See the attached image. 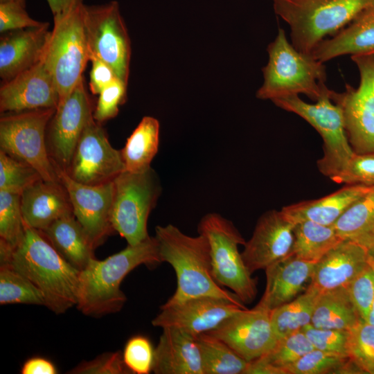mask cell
Instances as JSON below:
<instances>
[{
  "label": "cell",
  "instance_id": "1",
  "mask_svg": "<svg viewBox=\"0 0 374 374\" xmlns=\"http://www.w3.org/2000/svg\"><path fill=\"white\" fill-rule=\"evenodd\" d=\"M154 237L161 262L170 264L177 277V288L165 304L199 296H211L243 304L234 293L223 288L214 278L210 246L204 235H188L170 224L157 226Z\"/></svg>",
  "mask_w": 374,
  "mask_h": 374
},
{
  "label": "cell",
  "instance_id": "2",
  "mask_svg": "<svg viewBox=\"0 0 374 374\" xmlns=\"http://www.w3.org/2000/svg\"><path fill=\"white\" fill-rule=\"evenodd\" d=\"M161 262L157 240L150 236L104 260L92 258L80 271L77 308L95 317L120 311L127 299L121 290L125 277L140 265Z\"/></svg>",
  "mask_w": 374,
  "mask_h": 374
},
{
  "label": "cell",
  "instance_id": "3",
  "mask_svg": "<svg viewBox=\"0 0 374 374\" xmlns=\"http://www.w3.org/2000/svg\"><path fill=\"white\" fill-rule=\"evenodd\" d=\"M6 265L33 283L43 294L46 307L55 314L76 306L80 271L68 262L40 231L25 224L24 236Z\"/></svg>",
  "mask_w": 374,
  "mask_h": 374
},
{
  "label": "cell",
  "instance_id": "4",
  "mask_svg": "<svg viewBox=\"0 0 374 374\" xmlns=\"http://www.w3.org/2000/svg\"><path fill=\"white\" fill-rule=\"evenodd\" d=\"M269 60L262 69L263 83L256 92L261 100H274L304 94L317 101L329 90L326 85V68L312 54L297 50L279 28L267 48Z\"/></svg>",
  "mask_w": 374,
  "mask_h": 374
},
{
  "label": "cell",
  "instance_id": "5",
  "mask_svg": "<svg viewBox=\"0 0 374 374\" xmlns=\"http://www.w3.org/2000/svg\"><path fill=\"white\" fill-rule=\"evenodd\" d=\"M372 6L374 0H273L276 15L290 26V42L308 54Z\"/></svg>",
  "mask_w": 374,
  "mask_h": 374
},
{
  "label": "cell",
  "instance_id": "6",
  "mask_svg": "<svg viewBox=\"0 0 374 374\" xmlns=\"http://www.w3.org/2000/svg\"><path fill=\"white\" fill-rule=\"evenodd\" d=\"M84 4L82 0H78L67 11L53 17V28L42 57L57 86L58 105L83 78L82 73L90 61Z\"/></svg>",
  "mask_w": 374,
  "mask_h": 374
},
{
  "label": "cell",
  "instance_id": "7",
  "mask_svg": "<svg viewBox=\"0 0 374 374\" xmlns=\"http://www.w3.org/2000/svg\"><path fill=\"white\" fill-rule=\"evenodd\" d=\"M113 184L112 227L127 244H137L150 236L148 217L161 193L159 177L151 167L137 172L124 170Z\"/></svg>",
  "mask_w": 374,
  "mask_h": 374
},
{
  "label": "cell",
  "instance_id": "8",
  "mask_svg": "<svg viewBox=\"0 0 374 374\" xmlns=\"http://www.w3.org/2000/svg\"><path fill=\"white\" fill-rule=\"evenodd\" d=\"M197 231L209 243L212 273L218 284L231 290L243 303L252 302L257 294V280L247 268L239 252L245 241L233 224L215 213L205 215Z\"/></svg>",
  "mask_w": 374,
  "mask_h": 374
},
{
  "label": "cell",
  "instance_id": "9",
  "mask_svg": "<svg viewBox=\"0 0 374 374\" xmlns=\"http://www.w3.org/2000/svg\"><path fill=\"white\" fill-rule=\"evenodd\" d=\"M330 92L329 89L312 104L303 101L298 95L272 100L279 108L301 117L320 134L323 155L318 160L317 167L330 179L344 170L355 153L348 142L342 112L332 101Z\"/></svg>",
  "mask_w": 374,
  "mask_h": 374
},
{
  "label": "cell",
  "instance_id": "10",
  "mask_svg": "<svg viewBox=\"0 0 374 374\" xmlns=\"http://www.w3.org/2000/svg\"><path fill=\"white\" fill-rule=\"evenodd\" d=\"M56 109L1 114L0 150L33 166L47 181L59 182L46 141L47 126Z\"/></svg>",
  "mask_w": 374,
  "mask_h": 374
},
{
  "label": "cell",
  "instance_id": "11",
  "mask_svg": "<svg viewBox=\"0 0 374 374\" xmlns=\"http://www.w3.org/2000/svg\"><path fill=\"white\" fill-rule=\"evenodd\" d=\"M84 22L90 57L107 64L127 86L131 43L118 1L84 4Z\"/></svg>",
  "mask_w": 374,
  "mask_h": 374
},
{
  "label": "cell",
  "instance_id": "12",
  "mask_svg": "<svg viewBox=\"0 0 374 374\" xmlns=\"http://www.w3.org/2000/svg\"><path fill=\"white\" fill-rule=\"evenodd\" d=\"M351 59L359 72V86L346 84L341 93L331 90L330 98L342 112L354 152L374 153V53L352 55Z\"/></svg>",
  "mask_w": 374,
  "mask_h": 374
},
{
  "label": "cell",
  "instance_id": "13",
  "mask_svg": "<svg viewBox=\"0 0 374 374\" xmlns=\"http://www.w3.org/2000/svg\"><path fill=\"white\" fill-rule=\"evenodd\" d=\"M124 170L121 150L112 146L93 117L83 130L66 171L78 182L97 186L113 181Z\"/></svg>",
  "mask_w": 374,
  "mask_h": 374
},
{
  "label": "cell",
  "instance_id": "14",
  "mask_svg": "<svg viewBox=\"0 0 374 374\" xmlns=\"http://www.w3.org/2000/svg\"><path fill=\"white\" fill-rule=\"evenodd\" d=\"M52 161L57 179L69 195L73 213L95 249L114 231L111 222L113 181L97 186L84 184L72 179L53 159Z\"/></svg>",
  "mask_w": 374,
  "mask_h": 374
},
{
  "label": "cell",
  "instance_id": "15",
  "mask_svg": "<svg viewBox=\"0 0 374 374\" xmlns=\"http://www.w3.org/2000/svg\"><path fill=\"white\" fill-rule=\"evenodd\" d=\"M270 312L258 303L251 310H242L226 319L208 333L223 341L249 362L267 353L277 342Z\"/></svg>",
  "mask_w": 374,
  "mask_h": 374
},
{
  "label": "cell",
  "instance_id": "16",
  "mask_svg": "<svg viewBox=\"0 0 374 374\" xmlns=\"http://www.w3.org/2000/svg\"><path fill=\"white\" fill-rule=\"evenodd\" d=\"M90 99L82 78L58 106L49 123L51 158L62 168L70 166L80 136L93 118Z\"/></svg>",
  "mask_w": 374,
  "mask_h": 374
},
{
  "label": "cell",
  "instance_id": "17",
  "mask_svg": "<svg viewBox=\"0 0 374 374\" xmlns=\"http://www.w3.org/2000/svg\"><path fill=\"white\" fill-rule=\"evenodd\" d=\"M247 309L243 304L211 296L190 298L160 307L152 324L161 328H173L194 336L208 332L224 320Z\"/></svg>",
  "mask_w": 374,
  "mask_h": 374
},
{
  "label": "cell",
  "instance_id": "18",
  "mask_svg": "<svg viewBox=\"0 0 374 374\" xmlns=\"http://www.w3.org/2000/svg\"><path fill=\"white\" fill-rule=\"evenodd\" d=\"M294 224L280 211L270 210L258 219L253 234L241 253L251 274L265 269L291 253Z\"/></svg>",
  "mask_w": 374,
  "mask_h": 374
},
{
  "label": "cell",
  "instance_id": "19",
  "mask_svg": "<svg viewBox=\"0 0 374 374\" xmlns=\"http://www.w3.org/2000/svg\"><path fill=\"white\" fill-rule=\"evenodd\" d=\"M59 93L55 80L42 60L0 88V112H17L42 108L57 109Z\"/></svg>",
  "mask_w": 374,
  "mask_h": 374
},
{
  "label": "cell",
  "instance_id": "20",
  "mask_svg": "<svg viewBox=\"0 0 374 374\" xmlns=\"http://www.w3.org/2000/svg\"><path fill=\"white\" fill-rule=\"evenodd\" d=\"M49 23L3 33L0 37V77L3 82L29 69L42 58L51 31Z\"/></svg>",
  "mask_w": 374,
  "mask_h": 374
},
{
  "label": "cell",
  "instance_id": "21",
  "mask_svg": "<svg viewBox=\"0 0 374 374\" xmlns=\"http://www.w3.org/2000/svg\"><path fill=\"white\" fill-rule=\"evenodd\" d=\"M371 256L359 245L343 240L315 264L310 285L319 292L347 287Z\"/></svg>",
  "mask_w": 374,
  "mask_h": 374
},
{
  "label": "cell",
  "instance_id": "22",
  "mask_svg": "<svg viewBox=\"0 0 374 374\" xmlns=\"http://www.w3.org/2000/svg\"><path fill=\"white\" fill-rule=\"evenodd\" d=\"M21 208L24 224L39 231L73 213L69 195L62 184L44 179L21 193Z\"/></svg>",
  "mask_w": 374,
  "mask_h": 374
},
{
  "label": "cell",
  "instance_id": "23",
  "mask_svg": "<svg viewBox=\"0 0 374 374\" xmlns=\"http://www.w3.org/2000/svg\"><path fill=\"white\" fill-rule=\"evenodd\" d=\"M162 330L154 348L152 371L156 374H203L197 336L173 328Z\"/></svg>",
  "mask_w": 374,
  "mask_h": 374
},
{
  "label": "cell",
  "instance_id": "24",
  "mask_svg": "<svg viewBox=\"0 0 374 374\" xmlns=\"http://www.w3.org/2000/svg\"><path fill=\"white\" fill-rule=\"evenodd\" d=\"M315 264L290 254L268 266L265 290L258 304L271 311L295 299L311 280Z\"/></svg>",
  "mask_w": 374,
  "mask_h": 374
},
{
  "label": "cell",
  "instance_id": "25",
  "mask_svg": "<svg viewBox=\"0 0 374 374\" xmlns=\"http://www.w3.org/2000/svg\"><path fill=\"white\" fill-rule=\"evenodd\" d=\"M372 53H374V6L362 11L330 38L322 40L312 55L324 63L344 55Z\"/></svg>",
  "mask_w": 374,
  "mask_h": 374
},
{
  "label": "cell",
  "instance_id": "26",
  "mask_svg": "<svg viewBox=\"0 0 374 374\" xmlns=\"http://www.w3.org/2000/svg\"><path fill=\"white\" fill-rule=\"evenodd\" d=\"M371 186L346 184L328 195L285 206L281 211L292 223L312 221L323 225H333L343 213L364 196Z\"/></svg>",
  "mask_w": 374,
  "mask_h": 374
},
{
  "label": "cell",
  "instance_id": "27",
  "mask_svg": "<svg viewBox=\"0 0 374 374\" xmlns=\"http://www.w3.org/2000/svg\"><path fill=\"white\" fill-rule=\"evenodd\" d=\"M40 232L68 262L80 271L94 258V249L73 213L57 219Z\"/></svg>",
  "mask_w": 374,
  "mask_h": 374
},
{
  "label": "cell",
  "instance_id": "28",
  "mask_svg": "<svg viewBox=\"0 0 374 374\" xmlns=\"http://www.w3.org/2000/svg\"><path fill=\"white\" fill-rule=\"evenodd\" d=\"M332 226L342 240L359 245L374 257V186L351 204Z\"/></svg>",
  "mask_w": 374,
  "mask_h": 374
},
{
  "label": "cell",
  "instance_id": "29",
  "mask_svg": "<svg viewBox=\"0 0 374 374\" xmlns=\"http://www.w3.org/2000/svg\"><path fill=\"white\" fill-rule=\"evenodd\" d=\"M362 319L346 287L319 292L311 324L320 328L350 330Z\"/></svg>",
  "mask_w": 374,
  "mask_h": 374
},
{
  "label": "cell",
  "instance_id": "30",
  "mask_svg": "<svg viewBox=\"0 0 374 374\" xmlns=\"http://www.w3.org/2000/svg\"><path fill=\"white\" fill-rule=\"evenodd\" d=\"M302 330L278 339L267 353L249 362L244 374H287V368L314 349Z\"/></svg>",
  "mask_w": 374,
  "mask_h": 374
},
{
  "label": "cell",
  "instance_id": "31",
  "mask_svg": "<svg viewBox=\"0 0 374 374\" xmlns=\"http://www.w3.org/2000/svg\"><path fill=\"white\" fill-rule=\"evenodd\" d=\"M159 122L152 116H144L121 150L125 170L137 172L151 167L159 145Z\"/></svg>",
  "mask_w": 374,
  "mask_h": 374
},
{
  "label": "cell",
  "instance_id": "32",
  "mask_svg": "<svg viewBox=\"0 0 374 374\" xmlns=\"http://www.w3.org/2000/svg\"><path fill=\"white\" fill-rule=\"evenodd\" d=\"M292 255L308 262L317 263L344 240L332 225L312 221L294 224Z\"/></svg>",
  "mask_w": 374,
  "mask_h": 374
},
{
  "label": "cell",
  "instance_id": "33",
  "mask_svg": "<svg viewBox=\"0 0 374 374\" xmlns=\"http://www.w3.org/2000/svg\"><path fill=\"white\" fill-rule=\"evenodd\" d=\"M319 292L309 285L305 292L270 312L271 324L277 341L301 330L311 323Z\"/></svg>",
  "mask_w": 374,
  "mask_h": 374
},
{
  "label": "cell",
  "instance_id": "34",
  "mask_svg": "<svg viewBox=\"0 0 374 374\" xmlns=\"http://www.w3.org/2000/svg\"><path fill=\"white\" fill-rule=\"evenodd\" d=\"M203 374H244L249 362L226 343L208 332L196 337Z\"/></svg>",
  "mask_w": 374,
  "mask_h": 374
},
{
  "label": "cell",
  "instance_id": "35",
  "mask_svg": "<svg viewBox=\"0 0 374 374\" xmlns=\"http://www.w3.org/2000/svg\"><path fill=\"white\" fill-rule=\"evenodd\" d=\"M0 304L46 306L42 292L10 265L0 267Z\"/></svg>",
  "mask_w": 374,
  "mask_h": 374
},
{
  "label": "cell",
  "instance_id": "36",
  "mask_svg": "<svg viewBox=\"0 0 374 374\" xmlns=\"http://www.w3.org/2000/svg\"><path fill=\"white\" fill-rule=\"evenodd\" d=\"M362 373L348 358L314 348L287 370V374Z\"/></svg>",
  "mask_w": 374,
  "mask_h": 374
},
{
  "label": "cell",
  "instance_id": "37",
  "mask_svg": "<svg viewBox=\"0 0 374 374\" xmlns=\"http://www.w3.org/2000/svg\"><path fill=\"white\" fill-rule=\"evenodd\" d=\"M25 233L21 195L0 190V244L14 251Z\"/></svg>",
  "mask_w": 374,
  "mask_h": 374
},
{
  "label": "cell",
  "instance_id": "38",
  "mask_svg": "<svg viewBox=\"0 0 374 374\" xmlns=\"http://www.w3.org/2000/svg\"><path fill=\"white\" fill-rule=\"evenodd\" d=\"M348 358L362 373L374 374V326L360 319L348 330Z\"/></svg>",
  "mask_w": 374,
  "mask_h": 374
},
{
  "label": "cell",
  "instance_id": "39",
  "mask_svg": "<svg viewBox=\"0 0 374 374\" xmlns=\"http://www.w3.org/2000/svg\"><path fill=\"white\" fill-rule=\"evenodd\" d=\"M40 179H43L33 166L0 150V190L21 195Z\"/></svg>",
  "mask_w": 374,
  "mask_h": 374
},
{
  "label": "cell",
  "instance_id": "40",
  "mask_svg": "<svg viewBox=\"0 0 374 374\" xmlns=\"http://www.w3.org/2000/svg\"><path fill=\"white\" fill-rule=\"evenodd\" d=\"M361 318L367 321L374 299V260L371 256L368 264L346 287Z\"/></svg>",
  "mask_w": 374,
  "mask_h": 374
},
{
  "label": "cell",
  "instance_id": "41",
  "mask_svg": "<svg viewBox=\"0 0 374 374\" xmlns=\"http://www.w3.org/2000/svg\"><path fill=\"white\" fill-rule=\"evenodd\" d=\"M123 359L132 373L148 374L152 371L154 348L147 337L136 335L125 344Z\"/></svg>",
  "mask_w": 374,
  "mask_h": 374
},
{
  "label": "cell",
  "instance_id": "42",
  "mask_svg": "<svg viewBox=\"0 0 374 374\" xmlns=\"http://www.w3.org/2000/svg\"><path fill=\"white\" fill-rule=\"evenodd\" d=\"M330 179L339 184L374 186V153H354L344 170Z\"/></svg>",
  "mask_w": 374,
  "mask_h": 374
},
{
  "label": "cell",
  "instance_id": "43",
  "mask_svg": "<svg viewBox=\"0 0 374 374\" xmlns=\"http://www.w3.org/2000/svg\"><path fill=\"white\" fill-rule=\"evenodd\" d=\"M301 330L315 349L348 357V330L316 328L311 323L305 326Z\"/></svg>",
  "mask_w": 374,
  "mask_h": 374
},
{
  "label": "cell",
  "instance_id": "44",
  "mask_svg": "<svg viewBox=\"0 0 374 374\" xmlns=\"http://www.w3.org/2000/svg\"><path fill=\"white\" fill-rule=\"evenodd\" d=\"M26 0L0 1V32L36 27L43 22L31 18L26 10Z\"/></svg>",
  "mask_w": 374,
  "mask_h": 374
},
{
  "label": "cell",
  "instance_id": "45",
  "mask_svg": "<svg viewBox=\"0 0 374 374\" xmlns=\"http://www.w3.org/2000/svg\"><path fill=\"white\" fill-rule=\"evenodd\" d=\"M127 85L117 79L106 87L98 95L96 107L93 113L95 121L103 123L114 118L118 113V107L126 97Z\"/></svg>",
  "mask_w": 374,
  "mask_h": 374
},
{
  "label": "cell",
  "instance_id": "46",
  "mask_svg": "<svg viewBox=\"0 0 374 374\" xmlns=\"http://www.w3.org/2000/svg\"><path fill=\"white\" fill-rule=\"evenodd\" d=\"M73 374H130L120 352L106 353L90 361H83L71 369Z\"/></svg>",
  "mask_w": 374,
  "mask_h": 374
},
{
  "label": "cell",
  "instance_id": "47",
  "mask_svg": "<svg viewBox=\"0 0 374 374\" xmlns=\"http://www.w3.org/2000/svg\"><path fill=\"white\" fill-rule=\"evenodd\" d=\"M90 61L92 66L90 72L89 88L93 94L97 95L119 78L115 71L98 57L91 56Z\"/></svg>",
  "mask_w": 374,
  "mask_h": 374
},
{
  "label": "cell",
  "instance_id": "48",
  "mask_svg": "<svg viewBox=\"0 0 374 374\" xmlns=\"http://www.w3.org/2000/svg\"><path fill=\"white\" fill-rule=\"evenodd\" d=\"M22 374H56L55 366L48 359L35 357L27 359L21 369Z\"/></svg>",
  "mask_w": 374,
  "mask_h": 374
},
{
  "label": "cell",
  "instance_id": "49",
  "mask_svg": "<svg viewBox=\"0 0 374 374\" xmlns=\"http://www.w3.org/2000/svg\"><path fill=\"white\" fill-rule=\"evenodd\" d=\"M78 0H46L53 15H60L67 11Z\"/></svg>",
  "mask_w": 374,
  "mask_h": 374
},
{
  "label": "cell",
  "instance_id": "50",
  "mask_svg": "<svg viewBox=\"0 0 374 374\" xmlns=\"http://www.w3.org/2000/svg\"><path fill=\"white\" fill-rule=\"evenodd\" d=\"M373 260H374V257H373ZM367 321L374 326V299L373 301V303L371 305V311H370Z\"/></svg>",
  "mask_w": 374,
  "mask_h": 374
},
{
  "label": "cell",
  "instance_id": "51",
  "mask_svg": "<svg viewBox=\"0 0 374 374\" xmlns=\"http://www.w3.org/2000/svg\"><path fill=\"white\" fill-rule=\"evenodd\" d=\"M8 1V0H0V1Z\"/></svg>",
  "mask_w": 374,
  "mask_h": 374
}]
</instances>
